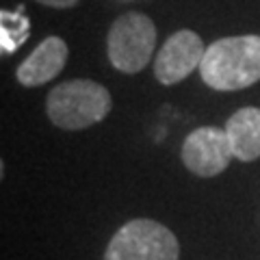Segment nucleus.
<instances>
[{
  "mask_svg": "<svg viewBox=\"0 0 260 260\" xmlns=\"http://www.w3.org/2000/svg\"><path fill=\"white\" fill-rule=\"evenodd\" d=\"M156 46V26L145 13L128 11L113 22L107 35L109 61L124 74H137L150 63Z\"/></svg>",
  "mask_w": 260,
  "mask_h": 260,
  "instance_id": "4",
  "label": "nucleus"
},
{
  "mask_svg": "<svg viewBox=\"0 0 260 260\" xmlns=\"http://www.w3.org/2000/svg\"><path fill=\"white\" fill-rule=\"evenodd\" d=\"M180 158L191 174L200 178H215L225 172L234 158L225 128L200 126L184 137Z\"/></svg>",
  "mask_w": 260,
  "mask_h": 260,
  "instance_id": "5",
  "label": "nucleus"
},
{
  "mask_svg": "<svg viewBox=\"0 0 260 260\" xmlns=\"http://www.w3.org/2000/svg\"><path fill=\"white\" fill-rule=\"evenodd\" d=\"M234 158L251 162L260 158V109L243 107L225 121Z\"/></svg>",
  "mask_w": 260,
  "mask_h": 260,
  "instance_id": "8",
  "label": "nucleus"
},
{
  "mask_svg": "<svg viewBox=\"0 0 260 260\" xmlns=\"http://www.w3.org/2000/svg\"><path fill=\"white\" fill-rule=\"evenodd\" d=\"M68 63V44L61 37L50 35L20 63L15 78L24 87H39L61 74Z\"/></svg>",
  "mask_w": 260,
  "mask_h": 260,
  "instance_id": "7",
  "label": "nucleus"
},
{
  "mask_svg": "<svg viewBox=\"0 0 260 260\" xmlns=\"http://www.w3.org/2000/svg\"><path fill=\"white\" fill-rule=\"evenodd\" d=\"M9 35H18L20 42H24L28 37V20L13 13H3V39Z\"/></svg>",
  "mask_w": 260,
  "mask_h": 260,
  "instance_id": "9",
  "label": "nucleus"
},
{
  "mask_svg": "<svg viewBox=\"0 0 260 260\" xmlns=\"http://www.w3.org/2000/svg\"><path fill=\"white\" fill-rule=\"evenodd\" d=\"M35 3L52 7V9H70V7H76L80 0H35Z\"/></svg>",
  "mask_w": 260,
  "mask_h": 260,
  "instance_id": "10",
  "label": "nucleus"
},
{
  "mask_svg": "<svg viewBox=\"0 0 260 260\" xmlns=\"http://www.w3.org/2000/svg\"><path fill=\"white\" fill-rule=\"evenodd\" d=\"M113 98L109 89L89 78L65 80L50 89L46 98V113L56 128L85 130L100 124L111 113Z\"/></svg>",
  "mask_w": 260,
  "mask_h": 260,
  "instance_id": "2",
  "label": "nucleus"
},
{
  "mask_svg": "<svg viewBox=\"0 0 260 260\" xmlns=\"http://www.w3.org/2000/svg\"><path fill=\"white\" fill-rule=\"evenodd\" d=\"M202 80L217 91H239L260 80V35H237L213 42L200 65Z\"/></svg>",
  "mask_w": 260,
  "mask_h": 260,
  "instance_id": "1",
  "label": "nucleus"
},
{
  "mask_svg": "<svg viewBox=\"0 0 260 260\" xmlns=\"http://www.w3.org/2000/svg\"><path fill=\"white\" fill-rule=\"evenodd\" d=\"M176 234L154 219H130L113 234L102 260H178Z\"/></svg>",
  "mask_w": 260,
  "mask_h": 260,
  "instance_id": "3",
  "label": "nucleus"
},
{
  "mask_svg": "<svg viewBox=\"0 0 260 260\" xmlns=\"http://www.w3.org/2000/svg\"><path fill=\"white\" fill-rule=\"evenodd\" d=\"M204 42L198 32L189 28L176 30L167 42L162 44L156 59H154V76L160 85H178L193 70H198L204 59Z\"/></svg>",
  "mask_w": 260,
  "mask_h": 260,
  "instance_id": "6",
  "label": "nucleus"
}]
</instances>
